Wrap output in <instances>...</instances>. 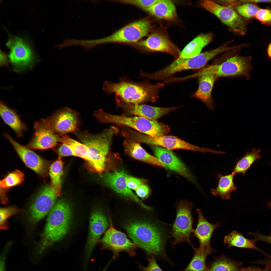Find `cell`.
Returning <instances> with one entry per match:
<instances>
[{"label":"cell","mask_w":271,"mask_h":271,"mask_svg":"<svg viewBox=\"0 0 271 271\" xmlns=\"http://www.w3.org/2000/svg\"><path fill=\"white\" fill-rule=\"evenodd\" d=\"M56 152L58 157H61L74 156L72 149L70 146L65 143H62L59 146Z\"/></svg>","instance_id":"b9f144b4"},{"label":"cell","mask_w":271,"mask_h":271,"mask_svg":"<svg viewBox=\"0 0 271 271\" xmlns=\"http://www.w3.org/2000/svg\"><path fill=\"white\" fill-rule=\"evenodd\" d=\"M204 65L199 54L194 57L186 58L179 57L175 59L170 64L160 70L152 73H143L142 77L149 80H164L171 78L178 72L190 69L203 68Z\"/></svg>","instance_id":"7c38bea8"},{"label":"cell","mask_w":271,"mask_h":271,"mask_svg":"<svg viewBox=\"0 0 271 271\" xmlns=\"http://www.w3.org/2000/svg\"><path fill=\"white\" fill-rule=\"evenodd\" d=\"M267 52L269 56L271 58V43L269 44L268 46Z\"/></svg>","instance_id":"681fc988"},{"label":"cell","mask_w":271,"mask_h":271,"mask_svg":"<svg viewBox=\"0 0 271 271\" xmlns=\"http://www.w3.org/2000/svg\"><path fill=\"white\" fill-rule=\"evenodd\" d=\"M63 168V162L61 158L58 157L51 164L48 170L51 182L50 185L58 196L61 193V179Z\"/></svg>","instance_id":"1f68e13d"},{"label":"cell","mask_w":271,"mask_h":271,"mask_svg":"<svg viewBox=\"0 0 271 271\" xmlns=\"http://www.w3.org/2000/svg\"><path fill=\"white\" fill-rule=\"evenodd\" d=\"M194 252L191 261L186 267L180 271H207L206 263L207 256L211 254L199 248L194 249Z\"/></svg>","instance_id":"836d02e7"},{"label":"cell","mask_w":271,"mask_h":271,"mask_svg":"<svg viewBox=\"0 0 271 271\" xmlns=\"http://www.w3.org/2000/svg\"><path fill=\"white\" fill-rule=\"evenodd\" d=\"M8 60L6 54L3 52H1L0 65L1 66H7Z\"/></svg>","instance_id":"bcb514c9"},{"label":"cell","mask_w":271,"mask_h":271,"mask_svg":"<svg viewBox=\"0 0 271 271\" xmlns=\"http://www.w3.org/2000/svg\"><path fill=\"white\" fill-rule=\"evenodd\" d=\"M24 173L21 171L16 170L8 173L0 181L1 188L7 189L22 184L24 179Z\"/></svg>","instance_id":"8d00e7d4"},{"label":"cell","mask_w":271,"mask_h":271,"mask_svg":"<svg viewBox=\"0 0 271 271\" xmlns=\"http://www.w3.org/2000/svg\"><path fill=\"white\" fill-rule=\"evenodd\" d=\"M164 84L160 83L152 84L147 80L136 82L124 77L120 78L118 83L105 82L103 88L108 94L115 93L116 96L126 103L140 104L155 101Z\"/></svg>","instance_id":"6da1fadb"},{"label":"cell","mask_w":271,"mask_h":271,"mask_svg":"<svg viewBox=\"0 0 271 271\" xmlns=\"http://www.w3.org/2000/svg\"><path fill=\"white\" fill-rule=\"evenodd\" d=\"M260 152V149L258 150L255 148L250 152H247L236 162L232 173L234 175L238 173L245 175L247 171L252 163L261 157Z\"/></svg>","instance_id":"4dcf8cb0"},{"label":"cell","mask_w":271,"mask_h":271,"mask_svg":"<svg viewBox=\"0 0 271 271\" xmlns=\"http://www.w3.org/2000/svg\"><path fill=\"white\" fill-rule=\"evenodd\" d=\"M214 37L212 32L199 35L186 45L181 52L179 57L189 58L198 55L203 48L212 41Z\"/></svg>","instance_id":"484cf974"},{"label":"cell","mask_w":271,"mask_h":271,"mask_svg":"<svg viewBox=\"0 0 271 271\" xmlns=\"http://www.w3.org/2000/svg\"><path fill=\"white\" fill-rule=\"evenodd\" d=\"M258 268L255 266L249 267L241 268V271H257Z\"/></svg>","instance_id":"7dc6e473"},{"label":"cell","mask_w":271,"mask_h":271,"mask_svg":"<svg viewBox=\"0 0 271 271\" xmlns=\"http://www.w3.org/2000/svg\"><path fill=\"white\" fill-rule=\"evenodd\" d=\"M6 45L10 50V60L15 67L22 70L31 65L34 60L33 54L29 44L23 39L10 34Z\"/></svg>","instance_id":"9a60e30c"},{"label":"cell","mask_w":271,"mask_h":271,"mask_svg":"<svg viewBox=\"0 0 271 271\" xmlns=\"http://www.w3.org/2000/svg\"><path fill=\"white\" fill-rule=\"evenodd\" d=\"M116 104L127 113L151 120H156L163 115L174 110L175 107H162L144 104H134L123 101L116 96Z\"/></svg>","instance_id":"ffe728a7"},{"label":"cell","mask_w":271,"mask_h":271,"mask_svg":"<svg viewBox=\"0 0 271 271\" xmlns=\"http://www.w3.org/2000/svg\"><path fill=\"white\" fill-rule=\"evenodd\" d=\"M192 206V204L187 200H181L176 203V215L171 231L172 236L174 238L171 242L172 246L186 241L189 243L194 249L195 248L190 240L193 229Z\"/></svg>","instance_id":"ba28073f"},{"label":"cell","mask_w":271,"mask_h":271,"mask_svg":"<svg viewBox=\"0 0 271 271\" xmlns=\"http://www.w3.org/2000/svg\"><path fill=\"white\" fill-rule=\"evenodd\" d=\"M34 133L27 147L33 149L44 150L53 148L61 142V136L50 128L46 119H42L34 125Z\"/></svg>","instance_id":"d6986e66"},{"label":"cell","mask_w":271,"mask_h":271,"mask_svg":"<svg viewBox=\"0 0 271 271\" xmlns=\"http://www.w3.org/2000/svg\"><path fill=\"white\" fill-rule=\"evenodd\" d=\"M247 1L248 2L256 4L257 3H271V0H253Z\"/></svg>","instance_id":"c3c4849f"},{"label":"cell","mask_w":271,"mask_h":271,"mask_svg":"<svg viewBox=\"0 0 271 271\" xmlns=\"http://www.w3.org/2000/svg\"><path fill=\"white\" fill-rule=\"evenodd\" d=\"M61 142L69 145L73 151L74 156L88 161L89 158V151L88 147L83 143L79 142L66 135L61 136Z\"/></svg>","instance_id":"e575fe53"},{"label":"cell","mask_w":271,"mask_h":271,"mask_svg":"<svg viewBox=\"0 0 271 271\" xmlns=\"http://www.w3.org/2000/svg\"><path fill=\"white\" fill-rule=\"evenodd\" d=\"M0 114L4 122L14 130L17 136L18 137H22V133L26 130L27 126L14 111L1 101Z\"/></svg>","instance_id":"83f0119b"},{"label":"cell","mask_w":271,"mask_h":271,"mask_svg":"<svg viewBox=\"0 0 271 271\" xmlns=\"http://www.w3.org/2000/svg\"><path fill=\"white\" fill-rule=\"evenodd\" d=\"M156 157L165 167L193 182L194 179L185 164L170 150L156 145H151Z\"/></svg>","instance_id":"7402d4cb"},{"label":"cell","mask_w":271,"mask_h":271,"mask_svg":"<svg viewBox=\"0 0 271 271\" xmlns=\"http://www.w3.org/2000/svg\"><path fill=\"white\" fill-rule=\"evenodd\" d=\"M107 267H106L102 271H106L107 269Z\"/></svg>","instance_id":"f5cc1de1"},{"label":"cell","mask_w":271,"mask_h":271,"mask_svg":"<svg viewBox=\"0 0 271 271\" xmlns=\"http://www.w3.org/2000/svg\"><path fill=\"white\" fill-rule=\"evenodd\" d=\"M158 1V0H126L119 1L118 2L136 6L145 10L151 7Z\"/></svg>","instance_id":"ab89813d"},{"label":"cell","mask_w":271,"mask_h":271,"mask_svg":"<svg viewBox=\"0 0 271 271\" xmlns=\"http://www.w3.org/2000/svg\"><path fill=\"white\" fill-rule=\"evenodd\" d=\"M257 271H271V270L268 267H266L264 269H262L258 268Z\"/></svg>","instance_id":"f907efd6"},{"label":"cell","mask_w":271,"mask_h":271,"mask_svg":"<svg viewBox=\"0 0 271 271\" xmlns=\"http://www.w3.org/2000/svg\"><path fill=\"white\" fill-rule=\"evenodd\" d=\"M4 136L13 146L19 156L28 167L43 177H46L49 163L41 157L27 147L21 145L15 141L8 133Z\"/></svg>","instance_id":"ac0fdd59"},{"label":"cell","mask_w":271,"mask_h":271,"mask_svg":"<svg viewBox=\"0 0 271 271\" xmlns=\"http://www.w3.org/2000/svg\"><path fill=\"white\" fill-rule=\"evenodd\" d=\"M124 228L133 242L147 255L169 261L162 233L154 225L147 222L135 221L126 224Z\"/></svg>","instance_id":"277c9868"},{"label":"cell","mask_w":271,"mask_h":271,"mask_svg":"<svg viewBox=\"0 0 271 271\" xmlns=\"http://www.w3.org/2000/svg\"><path fill=\"white\" fill-rule=\"evenodd\" d=\"M24 211L15 206H12L0 209V227L1 229H8L7 221L12 216L23 212Z\"/></svg>","instance_id":"74e56055"},{"label":"cell","mask_w":271,"mask_h":271,"mask_svg":"<svg viewBox=\"0 0 271 271\" xmlns=\"http://www.w3.org/2000/svg\"><path fill=\"white\" fill-rule=\"evenodd\" d=\"M267 205L271 209V202L268 203Z\"/></svg>","instance_id":"816d5d0a"},{"label":"cell","mask_w":271,"mask_h":271,"mask_svg":"<svg viewBox=\"0 0 271 271\" xmlns=\"http://www.w3.org/2000/svg\"><path fill=\"white\" fill-rule=\"evenodd\" d=\"M110 220L109 228L100 241L102 249L112 251L114 259H116L120 253L123 251L130 256H134L136 254V250L138 247L137 245L132 242L125 234L115 229L110 218Z\"/></svg>","instance_id":"8fae6325"},{"label":"cell","mask_w":271,"mask_h":271,"mask_svg":"<svg viewBox=\"0 0 271 271\" xmlns=\"http://www.w3.org/2000/svg\"><path fill=\"white\" fill-rule=\"evenodd\" d=\"M198 215V221L196 228L192 233L194 236L198 240L199 246L198 248L211 254L214 251L210 245L211 237L214 231L221 226L220 222L215 224L209 222L204 217L201 210H196Z\"/></svg>","instance_id":"603a6c76"},{"label":"cell","mask_w":271,"mask_h":271,"mask_svg":"<svg viewBox=\"0 0 271 271\" xmlns=\"http://www.w3.org/2000/svg\"><path fill=\"white\" fill-rule=\"evenodd\" d=\"M128 176L122 170L108 172L103 174L102 180L109 187L124 197L136 202L142 208L148 211L153 210L151 207L144 204L127 185Z\"/></svg>","instance_id":"e0dca14e"},{"label":"cell","mask_w":271,"mask_h":271,"mask_svg":"<svg viewBox=\"0 0 271 271\" xmlns=\"http://www.w3.org/2000/svg\"><path fill=\"white\" fill-rule=\"evenodd\" d=\"M242 263L222 256L216 259L207 271H241Z\"/></svg>","instance_id":"d6a6232c"},{"label":"cell","mask_w":271,"mask_h":271,"mask_svg":"<svg viewBox=\"0 0 271 271\" xmlns=\"http://www.w3.org/2000/svg\"><path fill=\"white\" fill-rule=\"evenodd\" d=\"M126 135L128 137L140 143L157 145L169 150L182 149L204 153L210 152L216 154L217 153L216 150L193 145L173 136L164 135L158 137H153L130 129L127 130Z\"/></svg>","instance_id":"9c48e42d"},{"label":"cell","mask_w":271,"mask_h":271,"mask_svg":"<svg viewBox=\"0 0 271 271\" xmlns=\"http://www.w3.org/2000/svg\"><path fill=\"white\" fill-rule=\"evenodd\" d=\"M255 18L263 24L271 25V9L260 8Z\"/></svg>","instance_id":"f35d334b"},{"label":"cell","mask_w":271,"mask_h":271,"mask_svg":"<svg viewBox=\"0 0 271 271\" xmlns=\"http://www.w3.org/2000/svg\"><path fill=\"white\" fill-rule=\"evenodd\" d=\"M135 190L137 195L143 199L146 198L149 195L150 191L148 187L143 184L139 186Z\"/></svg>","instance_id":"ee69618b"},{"label":"cell","mask_w":271,"mask_h":271,"mask_svg":"<svg viewBox=\"0 0 271 271\" xmlns=\"http://www.w3.org/2000/svg\"><path fill=\"white\" fill-rule=\"evenodd\" d=\"M134 44L146 51L164 52L171 55L175 59L179 57L181 52L167 35L160 30L154 31L146 39Z\"/></svg>","instance_id":"2e32d148"},{"label":"cell","mask_w":271,"mask_h":271,"mask_svg":"<svg viewBox=\"0 0 271 271\" xmlns=\"http://www.w3.org/2000/svg\"><path fill=\"white\" fill-rule=\"evenodd\" d=\"M89 236L86 247L87 259L94 247L100 241L102 234L107 228L108 222L106 217L100 210L94 209L90 217Z\"/></svg>","instance_id":"44dd1931"},{"label":"cell","mask_w":271,"mask_h":271,"mask_svg":"<svg viewBox=\"0 0 271 271\" xmlns=\"http://www.w3.org/2000/svg\"><path fill=\"white\" fill-rule=\"evenodd\" d=\"M94 116L100 122L110 123L130 127L138 132L153 137L165 135L168 133V126L156 120H151L136 116H128L110 114L100 109L94 112Z\"/></svg>","instance_id":"8992f818"},{"label":"cell","mask_w":271,"mask_h":271,"mask_svg":"<svg viewBox=\"0 0 271 271\" xmlns=\"http://www.w3.org/2000/svg\"><path fill=\"white\" fill-rule=\"evenodd\" d=\"M50 185H46L41 188L31 204L29 210L30 219L36 224L52 209L57 197Z\"/></svg>","instance_id":"5bb4252c"},{"label":"cell","mask_w":271,"mask_h":271,"mask_svg":"<svg viewBox=\"0 0 271 271\" xmlns=\"http://www.w3.org/2000/svg\"><path fill=\"white\" fill-rule=\"evenodd\" d=\"M151 28L150 22L145 19L130 23L108 36L98 39V43H135L146 36Z\"/></svg>","instance_id":"30bf717a"},{"label":"cell","mask_w":271,"mask_h":271,"mask_svg":"<svg viewBox=\"0 0 271 271\" xmlns=\"http://www.w3.org/2000/svg\"><path fill=\"white\" fill-rule=\"evenodd\" d=\"M123 145L125 153L137 160L158 167H165L156 157L149 154L141 146L139 142L132 139L124 137Z\"/></svg>","instance_id":"cb8c5ba5"},{"label":"cell","mask_w":271,"mask_h":271,"mask_svg":"<svg viewBox=\"0 0 271 271\" xmlns=\"http://www.w3.org/2000/svg\"><path fill=\"white\" fill-rule=\"evenodd\" d=\"M235 175L232 173L224 175L218 173L217 176L218 183L216 188L211 189L213 195L219 196L223 199L230 198L231 193L237 188L233 182Z\"/></svg>","instance_id":"f1b7e54d"},{"label":"cell","mask_w":271,"mask_h":271,"mask_svg":"<svg viewBox=\"0 0 271 271\" xmlns=\"http://www.w3.org/2000/svg\"><path fill=\"white\" fill-rule=\"evenodd\" d=\"M197 77L198 80V88L193 94V96L202 101L206 104L208 109L214 111L215 108L212 93L217 78L215 75L211 74L202 75Z\"/></svg>","instance_id":"d4e9b609"},{"label":"cell","mask_w":271,"mask_h":271,"mask_svg":"<svg viewBox=\"0 0 271 271\" xmlns=\"http://www.w3.org/2000/svg\"><path fill=\"white\" fill-rule=\"evenodd\" d=\"M256 241L254 239H248L240 233L234 231L224 237L223 242L227 245L228 248L235 247L254 249L265 254L256 246L255 243Z\"/></svg>","instance_id":"f546056e"},{"label":"cell","mask_w":271,"mask_h":271,"mask_svg":"<svg viewBox=\"0 0 271 271\" xmlns=\"http://www.w3.org/2000/svg\"><path fill=\"white\" fill-rule=\"evenodd\" d=\"M72 211L70 205L64 200H59L55 203L49 213L38 244L36 254L42 253L54 243L65 236L71 226Z\"/></svg>","instance_id":"3957f363"},{"label":"cell","mask_w":271,"mask_h":271,"mask_svg":"<svg viewBox=\"0 0 271 271\" xmlns=\"http://www.w3.org/2000/svg\"><path fill=\"white\" fill-rule=\"evenodd\" d=\"M197 4L199 7L216 17L234 34L243 36L246 33L247 20L232 8L219 4L215 0L199 1Z\"/></svg>","instance_id":"52a82bcc"},{"label":"cell","mask_w":271,"mask_h":271,"mask_svg":"<svg viewBox=\"0 0 271 271\" xmlns=\"http://www.w3.org/2000/svg\"><path fill=\"white\" fill-rule=\"evenodd\" d=\"M239 50L234 49L226 51L220 62L210 65L204 67L192 74L193 78L204 74L215 75L217 78L222 77H243L247 80L250 78V74L252 69L250 56L239 54Z\"/></svg>","instance_id":"5b68a950"},{"label":"cell","mask_w":271,"mask_h":271,"mask_svg":"<svg viewBox=\"0 0 271 271\" xmlns=\"http://www.w3.org/2000/svg\"><path fill=\"white\" fill-rule=\"evenodd\" d=\"M46 119L51 129L60 136L75 132L80 123L78 113L67 107L58 110Z\"/></svg>","instance_id":"4fadbf2b"},{"label":"cell","mask_w":271,"mask_h":271,"mask_svg":"<svg viewBox=\"0 0 271 271\" xmlns=\"http://www.w3.org/2000/svg\"><path fill=\"white\" fill-rule=\"evenodd\" d=\"M147 259L148 262L147 266H144L138 263L139 268L142 271H163L157 263L154 257L147 255Z\"/></svg>","instance_id":"60d3db41"},{"label":"cell","mask_w":271,"mask_h":271,"mask_svg":"<svg viewBox=\"0 0 271 271\" xmlns=\"http://www.w3.org/2000/svg\"><path fill=\"white\" fill-rule=\"evenodd\" d=\"M126 183L128 188L134 190H135L139 186L143 184L140 179L128 175L126 179Z\"/></svg>","instance_id":"7bdbcfd3"},{"label":"cell","mask_w":271,"mask_h":271,"mask_svg":"<svg viewBox=\"0 0 271 271\" xmlns=\"http://www.w3.org/2000/svg\"><path fill=\"white\" fill-rule=\"evenodd\" d=\"M8 245L4 248L0 256V271H5V260L9 248V245Z\"/></svg>","instance_id":"f6af8a7d"},{"label":"cell","mask_w":271,"mask_h":271,"mask_svg":"<svg viewBox=\"0 0 271 271\" xmlns=\"http://www.w3.org/2000/svg\"><path fill=\"white\" fill-rule=\"evenodd\" d=\"M157 19L173 20L177 17L175 7L170 0H158L150 8L145 10Z\"/></svg>","instance_id":"4316f807"},{"label":"cell","mask_w":271,"mask_h":271,"mask_svg":"<svg viewBox=\"0 0 271 271\" xmlns=\"http://www.w3.org/2000/svg\"><path fill=\"white\" fill-rule=\"evenodd\" d=\"M239 4L230 7L245 20L255 17L260 9L256 4L248 2L247 0H239Z\"/></svg>","instance_id":"d590c367"},{"label":"cell","mask_w":271,"mask_h":271,"mask_svg":"<svg viewBox=\"0 0 271 271\" xmlns=\"http://www.w3.org/2000/svg\"><path fill=\"white\" fill-rule=\"evenodd\" d=\"M119 131L117 127L112 126L98 134H92L86 131L75 132L81 143L88 147L89 155L88 163L97 173L101 174L106 169L112 139Z\"/></svg>","instance_id":"7a4b0ae2"}]
</instances>
